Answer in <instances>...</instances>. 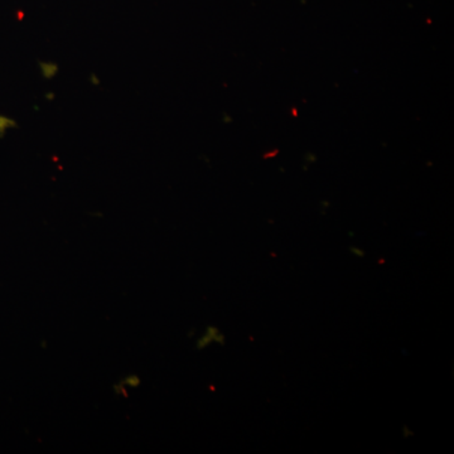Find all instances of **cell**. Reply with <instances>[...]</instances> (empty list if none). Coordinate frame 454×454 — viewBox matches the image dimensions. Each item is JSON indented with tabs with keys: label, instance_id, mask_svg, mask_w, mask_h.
Segmentation results:
<instances>
[{
	"label": "cell",
	"instance_id": "cell-1",
	"mask_svg": "<svg viewBox=\"0 0 454 454\" xmlns=\"http://www.w3.org/2000/svg\"><path fill=\"white\" fill-rule=\"evenodd\" d=\"M139 376L128 375L125 376L124 379H121V380L119 381L118 384L114 385V391H115V393L118 394V395L127 396L128 393H129L130 390L137 389V387H139Z\"/></svg>",
	"mask_w": 454,
	"mask_h": 454
},
{
	"label": "cell",
	"instance_id": "cell-2",
	"mask_svg": "<svg viewBox=\"0 0 454 454\" xmlns=\"http://www.w3.org/2000/svg\"><path fill=\"white\" fill-rule=\"evenodd\" d=\"M57 71H59V67H57L56 64H52V62H42L41 74L42 76L46 77V79L55 77Z\"/></svg>",
	"mask_w": 454,
	"mask_h": 454
}]
</instances>
